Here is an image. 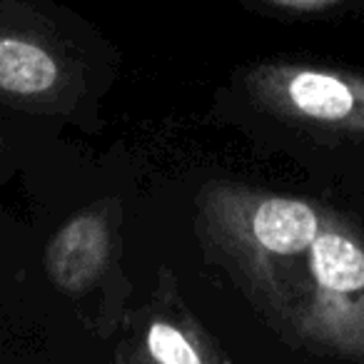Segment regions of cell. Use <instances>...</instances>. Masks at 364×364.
I'll list each match as a JSON object with an SVG mask.
<instances>
[{
	"mask_svg": "<svg viewBox=\"0 0 364 364\" xmlns=\"http://www.w3.org/2000/svg\"><path fill=\"white\" fill-rule=\"evenodd\" d=\"M195 232L284 344L364 362V232L342 210L213 180L195 200Z\"/></svg>",
	"mask_w": 364,
	"mask_h": 364,
	"instance_id": "1",
	"label": "cell"
},
{
	"mask_svg": "<svg viewBox=\"0 0 364 364\" xmlns=\"http://www.w3.org/2000/svg\"><path fill=\"white\" fill-rule=\"evenodd\" d=\"M90 58L53 8L0 0V102L70 117L90 92Z\"/></svg>",
	"mask_w": 364,
	"mask_h": 364,
	"instance_id": "2",
	"label": "cell"
},
{
	"mask_svg": "<svg viewBox=\"0 0 364 364\" xmlns=\"http://www.w3.org/2000/svg\"><path fill=\"white\" fill-rule=\"evenodd\" d=\"M242 85L252 107L279 125L364 145V73L297 60H262Z\"/></svg>",
	"mask_w": 364,
	"mask_h": 364,
	"instance_id": "3",
	"label": "cell"
},
{
	"mask_svg": "<svg viewBox=\"0 0 364 364\" xmlns=\"http://www.w3.org/2000/svg\"><path fill=\"white\" fill-rule=\"evenodd\" d=\"M117 359L157 364L230 362L228 352L205 332L172 284H160V294L140 314V322L132 329V337L122 342Z\"/></svg>",
	"mask_w": 364,
	"mask_h": 364,
	"instance_id": "4",
	"label": "cell"
},
{
	"mask_svg": "<svg viewBox=\"0 0 364 364\" xmlns=\"http://www.w3.org/2000/svg\"><path fill=\"white\" fill-rule=\"evenodd\" d=\"M112 205H90L73 215L46 247V272L70 297L90 292L115 252Z\"/></svg>",
	"mask_w": 364,
	"mask_h": 364,
	"instance_id": "5",
	"label": "cell"
},
{
	"mask_svg": "<svg viewBox=\"0 0 364 364\" xmlns=\"http://www.w3.org/2000/svg\"><path fill=\"white\" fill-rule=\"evenodd\" d=\"M245 3L277 13H292V16H322L342 8L347 0H245Z\"/></svg>",
	"mask_w": 364,
	"mask_h": 364,
	"instance_id": "6",
	"label": "cell"
},
{
	"mask_svg": "<svg viewBox=\"0 0 364 364\" xmlns=\"http://www.w3.org/2000/svg\"><path fill=\"white\" fill-rule=\"evenodd\" d=\"M0 162H3V137H0Z\"/></svg>",
	"mask_w": 364,
	"mask_h": 364,
	"instance_id": "7",
	"label": "cell"
}]
</instances>
